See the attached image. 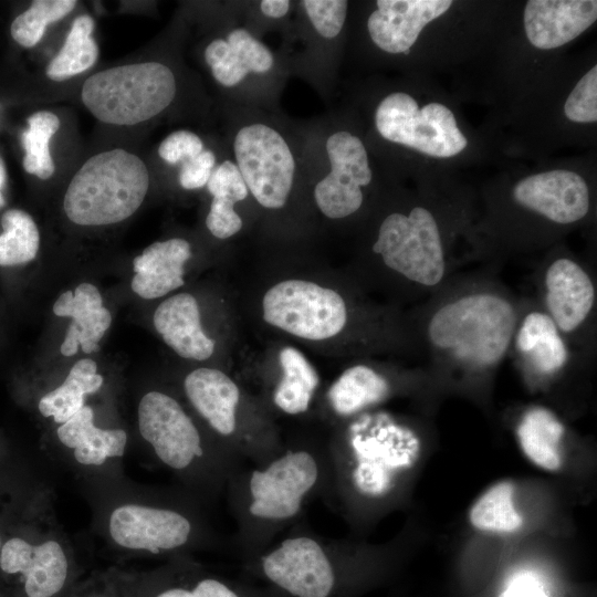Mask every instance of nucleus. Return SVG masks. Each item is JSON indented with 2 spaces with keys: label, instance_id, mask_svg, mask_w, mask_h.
I'll return each mask as SVG.
<instances>
[{
  "label": "nucleus",
  "instance_id": "obj_1",
  "mask_svg": "<svg viewBox=\"0 0 597 597\" xmlns=\"http://www.w3.org/2000/svg\"><path fill=\"white\" fill-rule=\"evenodd\" d=\"M522 305L494 266L457 272L410 315L429 378L488 384L510 355Z\"/></svg>",
  "mask_w": 597,
  "mask_h": 597
},
{
  "label": "nucleus",
  "instance_id": "obj_2",
  "mask_svg": "<svg viewBox=\"0 0 597 597\" xmlns=\"http://www.w3.org/2000/svg\"><path fill=\"white\" fill-rule=\"evenodd\" d=\"M327 451L289 447L261 464H242L228 481L237 533L234 548L253 558L301 521L307 503L327 496Z\"/></svg>",
  "mask_w": 597,
  "mask_h": 597
},
{
  "label": "nucleus",
  "instance_id": "obj_3",
  "mask_svg": "<svg viewBox=\"0 0 597 597\" xmlns=\"http://www.w3.org/2000/svg\"><path fill=\"white\" fill-rule=\"evenodd\" d=\"M343 450L328 454L331 485H347L362 499L380 501L415 465L421 441L413 429L385 413L362 415L349 426Z\"/></svg>",
  "mask_w": 597,
  "mask_h": 597
},
{
  "label": "nucleus",
  "instance_id": "obj_4",
  "mask_svg": "<svg viewBox=\"0 0 597 597\" xmlns=\"http://www.w3.org/2000/svg\"><path fill=\"white\" fill-rule=\"evenodd\" d=\"M370 253L420 303L459 272L438 216L425 205L386 214L378 224Z\"/></svg>",
  "mask_w": 597,
  "mask_h": 597
},
{
  "label": "nucleus",
  "instance_id": "obj_5",
  "mask_svg": "<svg viewBox=\"0 0 597 597\" xmlns=\"http://www.w3.org/2000/svg\"><path fill=\"white\" fill-rule=\"evenodd\" d=\"M144 160L123 148L91 156L73 175L63 198L67 219L83 227L119 223L144 202L149 188Z\"/></svg>",
  "mask_w": 597,
  "mask_h": 597
},
{
  "label": "nucleus",
  "instance_id": "obj_6",
  "mask_svg": "<svg viewBox=\"0 0 597 597\" xmlns=\"http://www.w3.org/2000/svg\"><path fill=\"white\" fill-rule=\"evenodd\" d=\"M174 72L157 61L139 62L100 71L85 80L81 98L100 122L134 126L149 121L175 100Z\"/></svg>",
  "mask_w": 597,
  "mask_h": 597
},
{
  "label": "nucleus",
  "instance_id": "obj_7",
  "mask_svg": "<svg viewBox=\"0 0 597 597\" xmlns=\"http://www.w3.org/2000/svg\"><path fill=\"white\" fill-rule=\"evenodd\" d=\"M534 296L566 342L596 362V271L568 253L546 258L534 272Z\"/></svg>",
  "mask_w": 597,
  "mask_h": 597
},
{
  "label": "nucleus",
  "instance_id": "obj_8",
  "mask_svg": "<svg viewBox=\"0 0 597 597\" xmlns=\"http://www.w3.org/2000/svg\"><path fill=\"white\" fill-rule=\"evenodd\" d=\"M375 126L384 139L431 157H452L468 146L449 107L437 102L419 107L405 92L390 93L379 102Z\"/></svg>",
  "mask_w": 597,
  "mask_h": 597
},
{
  "label": "nucleus",
  "instance_id": "obj_9",
  "mask_svg": "<svg viewBox=\"0 0 597 597\" xmlns=\"http://www.w3.org/2000/svg\"><path fill=\"white\" fill-rule=\"evenodd\" d=\"M262 310L270 325L310 341L332 338L349 321L347 303L338 292L304 280L273 285L263 296Z\"/></svg>",
  "mask_w": 597,
  "mask_h": 597
},
{
  "label": "nucleus",
  "instance_id": "obj_10",
  "mask_svg": "<svg viewBox=\"0 0 597 597\" xmlns=\"http://www.w3.org/2000/svg\"><path fill=\"white\" fill-rule=\"evenodd\" d=\"M235 165L249 192L266 209H281L292 191L296 161L290 144L273 126L253 122L233 138Z\"/></svg>",
  "mask_w": 597,
  "mask_h": 597
},
{
  "label": "nucleus",
  "instance_id": "obj_11",
  "mask_svg": "<svg viewBox=\"0 0 597 597\" xmlns=\"http://www.w3.org/2000/svg\"><path fill=\"white\" fill-rule=\"evenodd\" d=\"M510 355L525 380L538 387L594 363L566 342L534 296H523Z\"/></svg>",
  "mask_w": 597,
  "mask_h": 597
},
{
  "label": "nucleus",
  "instance_id": "obj_12",
  "mask_svg": "<svg viewBox=\"0 0 597 597\" xmlns=\"http://www.w3.org/2000/svg\"><path fill=\"white\" fill-rule=\"evenodd\" d=\"M137 418L140 436L166 467L181 472L209 459L199 429L174 397L157 390L145 394Z\"/></svg>",
  "mask_w": 597,
  "mask_h": 597
},
{
  "label": "nucleus",
  "instance_id": "obj_13",
  "mask_svg": "<svg viewBox=\"0 0 597 597\" xmlns=\"http://www.w3.org/2000/svg\"><path fill=\"white\" fill-rule=\"evenodd\" d=\"M511 202L527 218L553 228H567L585 220L591 209L586 180L572 170H549L520 179L511 190Z\"/></svg>",
  "mask_w": 597,
  "mask_h": 597
},
{
  "label": "nucleus",
  "instance_id": "obj_14",
  "mask_svg": "<svg viewBox=\"0 0 597 597\" xmlns=\"http://www.w3.org/2000/svg\"><path fill=\"white\" fill-rule=\"evenodd\" d=\"M325 149L329 171L314 187L316 206L329 219L350 217L362 208L363 189L373 180L367 150L362 139L347 130L331 134Z\"/></svg>",
  "mask_w": 597,
  "mask_h": 597
},
{
  "label": "nucleus",
  "instance_id": "obj_15",
  "mask_svg": "<svg viewBox=\"0 0 597 597\" xmlns=\"http://www.w3.org/2000/svg\"><path fill=\"white\" fill-rule=\"evenodd\" d=\"M108 531L122 547L160 554L187 546L195 528L192 520L181 511L124 504L112 512Z\"/></svg>",
  "mask_w": 597,
  "mask_h": 597
},
{
  "label": "nucleus",
  "instance_id": "obj_16",
  "mask_svg": "<svg viewBox=\"0 0 597 597\" xmlns=\"http://www.w3.org/2000/svg\"><path fill=\"white\" fill-rule=\"evenodd\" d=\"M184 390L195 410L220 438L227 440L230 454L244 464L239 434L242 398L239 386L223 371L201 367L186 376Z\"/></svg>",
  "mask_w": 597,
  "mask_h": 597
},
{
  "label": "nucleus",
  "instance_id": "obj_17",
  "mask_svg": "<svg viewBox=\"0 0 597 597\" xmlns=\"http://www.w3.org/2000/svg\"><path fill=\"white\" fill-rule=\"evenodd\" d=\"M0 568L7 574H21L28 597H54L64 587L69 563L61 544L50 540L34 545L12 537L1 546Z\"/></svg>",
  "mask_w": 597,
  "mask_h": 597
},
{
  "label": "nucleus",
  "instance_id": "obj_18",
  "mask_svg": "<svg viewBox=\"0 0 597 597\" xmlns=\"http://www.w3.org/2000/svg\"><path fill=\"white\" fill-rule=\"evenodd\" d=\"M451 4L450 0H378L367 20L369 36L387 53H408L422 29Z\"/></svg>",
  "mask_w": 597,
  "mask_h": 597
},
{
  "label": "nucleus",
  "instance_id": "obj_19",
  "mask_svg": "<svg viewBox=\"0 0 597 597\" xmlns=\"http://www.w3.org/2000/svg\"><path fill=\"white\" fill-rule=\"evenodd\" d=\"M597 19L595 0H531L524 9V29L532 45L559 48L586 31Z\"/></svg>",
  "mask_w": 597,
  "mask_h": 597
},
{
  "label": "nucleus",
  "instance_id": "obj_20",
  "mask_svg": "<svg viewBox=\"0 0 597 597\" xmlns=\"http://www.w3.org/2000/svg\"><path fill=\"white\" fill-rule=\"evenodd\" d=\"M53 313L73 320L60 347L62 355H75L78 346L86 354L100 350V341L112 324V315L95 285L83 282L74 291L63 292L53 304Z\"/></svg>",
  "mask_w": 597,
  "mask_h": 597
},
{
  "label": "nucleus",
  "instance_id": "obj_21",
  "mask_svg": "<svg viewBox=\"0 0 597 597\" xmlns=\"http://www.w3.org/2000/svg\"><path fill=\"white\" fill-rule=\"evenodd\" d=\"M205 60L213 78L224 87L239 85L251 73H269L274 66L272 51L243 28L212 40L205 50Z\"/></svg>",
  "mask_w": 597,
  "mask_h": 597
},
{
  "label": "nucleus",
  "instance_id": "obj_22",
  "mask_svg": "<svg viewBox=\"0 0 597 597\" xmlns=\"http://www.w3.org/2000/svg\"><path fill=\"white\" fill-rule=\"evenodd\" d=\"M153 322L163 341L180 357L205 360L213 354L214 341L205 334L199 306L191 294L166 298L156 308Z\"/></svg>",
  "mask_w": 597,
  "mask_h": 597
},
{
  "label": "nucleus",
  "instance_id": "obj_23",
  "mask_svg": "<svg viewBox=\"0 0 597 597\" xmlns=\"http://www.w3.org/2000/svg\"><path fill=\"white\" fill-rule=\"evenodd\" d=\"M190 256V243L181 238L149 244L133 261L132 290L147 300L167 295L184 285V265Z\"/></svg>",
  "mask_w": 597,
  "mask_h": 597
},
{
  "label": "nucleus",
  "instance_id": "obj_24",
  "mask_svg": "<svg viewBox=\"0 0 597 597\" xmlns=\"http://www.w3.org/2000/svg\"><path fill=\"white\" fill-rule=\"evenodd\" d=\"M56 434L62 444L73 449L75 460L83 465H102L111 458L122 457L127 443L125 430L97 428L93 409L85 405L60 425Z\"/></svg>",
  "mask_w": 597,
  "mask_h": 597
},
{
  "label": "nucleus",
  "instance_id": "obj_25",
  "mask_svg": "<svg viewBox=\"0 0 597 597\" xmlns=\"http://www.w3.org/2000/svg\"><path fill=\"white\" fill-rule=\"evenodd\" d=\"M394 386L376 368L357 364L343 371L327 391L332 411L341 418L360 415L390 398Z\"/></svg>",
  "mask_w": 597,
  "mask_h": 597
},
{
  "label": "nucleus",
  "instance_id": "obj_26",
  "mask_svg": "<svg viewBox=\"0 0 597 597\" xmlns=\"http://www.w3.org/2000/svg\"><path fill=\"white\" fill-rule=\"evenodd\" d=\"M565 430L552 410L535 406L522 415L516 426V437L522 451L534 464L556 471L562 465L559 444Z\"/></svg>",
  "mask_w": 597,
  "mask_h": 597
},
{
  "label": "nucleus",
  "instance_id": "obj_27",
  "mask_svg": "<svg viewBox=\"0 0 597 597\" xmlns=\"http://www.w3.org/2000/svg\"><path fill=\"white\" fill-rule=\"evenodd\" d=\"M280 365L282 376L273 390L274 406L291 416L306 412L320 384L315 368L293 347L281 349Z\"/></svg>",
  "mask_w": 597,
  "mask_h": 597
},
{
  "label": "nucleus",
  "instance_id": "obj_28",
  "mask_svg": "<svg viewBox=\"0 0 597 597\" xmlns=\"http://www.w3.org/2000/svg\"><path fill=\"white\" fill-rule=\"evenodd\" d=\"M103 383L96 363L91 358L80 359L65 380L40 399L39 410L42 416L52 417L54 422L64 423L84 407V397L96 392Z\"/></svg>",
  "mask_w": 597,
  "mask_h": 597
},
{
  "label": "nucleus",
  "instance_id": "obj_29",
  "mask_svg": "<svg viewBox=\"0 0 597 597\" xmlns=\"http://www.w3.org/2000/svg\"><path fill=\"white\" fill-rule=\"evenodd\" d=\"M94 20L90 14L74 19L59 53L49 62L45 74L62 82L90 70L97 61L100 49L92 36Z\"/></svg>",
  "mask_w": 597,
  "mask_h": 597
},
{
  "label": "nucleus",
  "instance_id": "obj_30",
  "mask_svg": "<svg viewBox=\"0 0 597 597\" xmlns=\"http://www.w3.org/2000/svg\"><path fill=\"white\" fill-rule=\"evenodd\" d=\"M514 486L502 481L490 486L471 506L469 520L480 531L513 533L523 524L513 501Z\"/></svg>",
  "mask_w": 597,
  "mask_h": 597
},
{
  "label": "nucleus",
  "instance_id": "obj_31",
  "mask_svg": "<svg viewBox=\"0 0 597 597\" xmlns=\"http://www.w3.org/2000/svg\"><path fill=\"white\" fill-rule=\"evenodd\" d=\"M60 128V118L52 112L39 111L28 118L21 140L24 148V170L42 180L51 178L55 164L50 151V140Z\"/></svg>",
  "mask_w": 597,
  "mask_h": 597
},
{
  "label": "nucleus",
  "instance_id": "obj_32",
  "mask_svg": "<svg viewBox=\"0 0 597 597\" xmlns=\"http://www.w3.org/2000/svg\"><path fill=\"white\" fill-rule=\"evenodd\" d=\"M0 266L32 261L40 248V232L33 218L23 210L9 209L1 218Z\"/></svg>",
  "mask_w": 597,
  "mask_h": 597
},
{
  "label": "nucleus",
  "instance_id": "obj_33",
  "mask_svg": "<svg viewBox=\"0 0 597 597\" xmlns=\"http://www.w3.org/2000/svg\"><path fill=\"white\" fill-rule=\"evenodd\" d=\"M76 4L75 0H34L11 23V36L21 46L33 48L41 41L46 27L63 19Z\"/></svg>",
  "mask_w": 597,
  "mask_h": 597
},
{
  "label": "nucleus",
  "instance_id": "obj_34",
  "mask_svg": "<svg viewBox=\"0 0 597 597\" xmlns=\"http://www.w3.org/2000/svg\"><path fill=\"white\" fill-rule=\"evenodd\" d=\"M566 117L575 123L597 121V66L594 65L577 82L564 105Z\"/></svg>",
  "mask_w": 597,
  "mask_h": 597
},
{
  "label": "nucleus",
  "instance_id": "obj_35",
  "mask_svg": "<svg viewBox=\"0 0 597 597\" xmlns=\"http://www.w3.org/2000/svg\"><path fill=\"white\" fill-rule=\"evenodd\" d=\"M314 30L324 39H334L343 30L348 2L344 0H304L301 2Z\"/></svg>",
  "mask_w": 597,
  "mask_h": 597
},
{
  "label": "nucleus",
  "instance_id": "obj_36",
  "mask_svg": "<svg viewBox=\"0 0 597 597\" xmlns=\"http://www.w3.org/2000/svg\"><path fill=\"white\" fill-rule=\"evenodd\" d=\"M237 202L239 201L228 193L212 195L206 226L216 238L228 239L242 229L243 221L234 209Z\"/></svg>",
  "mask_w": 597,
  "mask_h": 597
},
{
  "label": "nucleus",
  "instance_id": "obj_37",
  "mask_svg": "<svg viewBox=\"0 0 597 597\" xmlns=\"http://www.w3.org/2000/svg\"><path fill=\"white\" fill-rule=\"evenodd\" d=\"M201 138L186 129L169 134L159 145V157L170 165L184 163L203 150Z\"/></svg>",
  "mask_w": 597,
  "mask_h": 597
},
{
  "label": "nucleus",
  "instance_id": "obj_38",
  "mask_svg": "<svg viewBox=\"0 0 597 597\" xmlns=\"http://www.w3.org/2000/svg\"><path fill=\"white\" fill-rule=\"evenodd\" d=\"M206 186L211 196L216 193H228L233 196L239 202L244 200L249 195L241 172L231 160H224L216 166Z\"/></svg>",
  "mask_w": 597,
  "mask_h": 597
},
{
  "label": "nucleus",
  "instance_id": "obj_39",
  "mask_svg": "<svg viewBox=\"0 0 597 597\" xmlns=\"http://www.w3.org/2000/svg\"><path fill=\"white\" fill-rule=\"evenodd\" d=\"M216 167V155L203 149L199 155L181 164L179 184L186 190H195L207 185Z\"/></svg>",
  "mask_w": 597,
  "mask_h": 597
},
{
  "label": "nucleus",
  "instance_id": "obj_40",
  "mask_svg": "<svg viewBox=\"0 0 597 597\" xmlns=\"http://www.w3.org/2000/svg\"><path fill=\"white\" fill-rule=\"evenodd\" d=\"M155 597H240V595L220 579L206 577L190 588L175 586L161 590Z\"/></svg>",
  "mask_w": 597,
  "mask_h": 597
},
{
  "label": "nucleus",
  "instance_id": "obj_41",
  "mask_svg": "<svg viewBox=\"0 0 597 597\" xmlns=\"http://www.w3.org/2000/svg\"><path fill=\"white\" fill-rule=\"evenodd\" d=\"M498 597H551L543 585L530 573H520L511 578Z\"/></svg>",
  "mask_w": 597,
  "mask_h": 597
},
{
  "label": "nucleus",
  "instance_id": "obj_42",
  "mask_svg": "<svg viewBox=\"0 0 597 597\" xmlns=\"http://www.w3.org/2000/svg\"><path fill=\"white\" fill-rule=\"evenodd\" d=\"M289 0H263L260 2V10L263 15L271 19H281L290 11Z\"/></svg>",
  "mask_w": 597,
  "mask_h": 597
},
{
  "label": "nucleus",
  "instance_id": "obj_43",
  "mask_svg": "<svg viewBox=\"0 0 597 597\" xmlns=\"http://www.w3.org/2000/svg\"><path fill=\"white\" fill-rule=\"evenodd\" d=\"M6 179H7L6 167H4L3 160H2V158L0 156V188L1 189L4 187Z\"/></svg>",
  "mask_w": 597,
  "mask_h": 597
},
{
  "label": "nucleus",
  "instance_id": "obj_44",
  "mask_svg": "<svg viewBox=\"0 0 597 597\" xmlns=\"http://www.w3.org/2000/svg\"><path fill=\"white\" fill-rule=\"evenodd\" d=\"M2 189L0 188V208L3 207L6 205V200H4V197L2 195Z\"/></svg>",
  "mask_w": 597,
  "mask_h": 597
},
{
  "label": "nucleus",
  "instance_id": "obj_45",
  "mask_svg": "<svg viewBox=\"0 0 597 597\" xmlns=\"http://www.w3.org/2000/svg\"><path fill=\"white\" fill-rule=\"evenodd\" d=\"M1 546H2V541H1V535H0V551H1Z\"/></svg>",
  "mask_w": 597,
  "mask_h": 597
}]
</instances>
